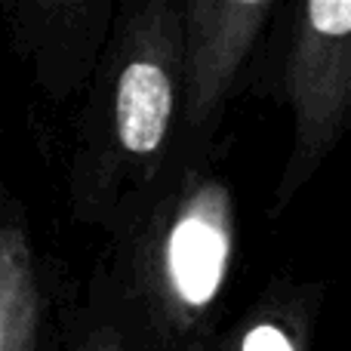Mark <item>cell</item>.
<instances>
[{
  "mask_svg": "<svg viewBox=\"0 0 351 351\" xmlns=\"http://www.w3.org/2000/svg\"><path fill=\"white\" fill-rule=\"evenodd\" d=\"M299 152L317 160L346 121L351 102V0H315L302 10L290 56Z\"/></svg>",
  "mask_w": 351,
  "mask_h": 351,
  "instance_id": "6da1fadb",
  "label": "cell"
},
{
  "mask_svg": "<svg viewBox=\"0 0 351 351\" xmlns=\"http://www.w3.org/2000/svg\"><path fill=\"white\" fill-rule=\"evenodd\" d=\"M271 3H191L188 6V123H204L247 59Z\"/></svg>",
  "mask_w": 351,
  "mask_h": 351,
  "instance_id": "7a4b0ae2",
  "label": "cell"
},
{
  "mask_svg": "<svg viewBox=\"0 0 351 351\" xmlns=\"http://www.w3.org/2000/svg\"><path fill=\"white\" fill-rule=\"evenodd\" d=\"M228 253V200L210 185L182 210L167 241V278L176 299L188 308L210 305L225 280Z\"/></svg>",
  "mask_w": 351,
  "mask_h": 351,
  "instance_id": "3957f363",
  "label": "cell"
},
{
  "mask_svg": "<svg viewBox=\"0 0 351 351\" xmlns=\"http://www.w3.org/2000/svg\"><path fill=\"white\" fill-rule=\"evenodd\" d=\"M173 86L164 65L152 59H133L121 71L114 99L117 139L133 154H154L170 127Z\"/></svg>",
  "mask_w": 351,
  "mask_h": 351,
  "instance_id": "277c9868",
  "label": "cell"
},
{
  "mask_svg": "<svg viewBox=\"0 0 351 351\" xmlns=\"http://www.w3.org/2000/svg\"><path fill=\"white\" fill-rule=\"evenodd\" d=\"M37 317L28 234L10 222L0 237V351H37Z\"/></svg>",
  "mask_w": 351,
  "mask_h": 351,
  "instance_id": "5b68a950",
  "label": "cell"
},
{
  "mask_svg": "<svg viewBox=\"0 0 351 351\" xmlns=\"http://www.w3.org/2000/svg\"><path fill=\"white\" fill-rule=\"evenodd\" d=\"M243 351H293L290 336L274 324H259L247 333L243 339Z\"/></svg>",
  "mask_w": 351,
  "mask_h": 351,
  "instance_id": "8992f818",
  "label": "cell"
},
{
  "mask_svg": "<svg viewBox=\"0 0 351 351\" xmlns=\"http://www.w3.org/2000/svg\"><path fill=\"white\" fill-rule=\"evenodd\" d=\"M99 351H108V348H105V346H102V348H99Z\"/></svg>",
  "mask_w": 351,
  "mask_h": 351,
  "instance_id": "52a82bcc",
  "label": "cell"
}]
</instances>
